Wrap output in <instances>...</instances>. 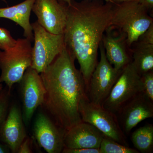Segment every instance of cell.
Listing matches in <instances>:
<instances>
[{"mask_svg": "<svg viewBox=\"0 0 153 153\" xmlns=\"http://www.w3.org/2000/svg\"><path fill=\"white\" fill-rule=\"evenodd\" d=\"M113 5L104 0H72L66 5L64 44L78 61L86 88L97 65L103 34L111 25Z\"/></svg>", "mask_w": 153, "mask_h": 153, "instance_id": "6da1fadb", "label": "cell"}, {"mask_svg": "<svg viewBox=\"0 0 153 153\" xmlns=\"http://www.w3.org/2000/svg\"><path fill=\"white\" fill-rule=\"evenodd\" d=\"M75 60L65 47L40 74L46 91L40 107L64 134L82 122L79 102L87 97L85 80Z\"/></svg>", "mask_w": 153, "mask_h": 153, "instance_id": "7a4b0ae2", "label": "cell"}, {"mask_svg": "<svg viewBox=\"0 0 153 153\" xmlns=\"http://www.w3.org/2000/svg\"><path fill=\"white\" fill-rule=\"evenodd\" d=\"M148 12L137 0L114 4L111 25L126 34L129 47L136 42L153 24V18Z\"/></svg>", "mask_w": 153, "mask_h": 153, "instance_id": "3957f363", "label": "cell"}, {"mask_svg": "<svg viewBox=\"0 0 153 153\" xmlns=\"http://www.w3.org/2000/svg\"><path fill=\"white\" fill-rule=\"evenodd\" d=\"M31 42L27 38H18L14 47L0 50V82H5L10 91L15 83L20 82L26 70L32 65Z\"/></svg>", "mask_w": 153, "mask_h": 153, "instance_id": "277c9868", "label": "cell"}, {"mask_svg": "<svg viewBox=\"0 0 153 153\" xmlns=\"http://www.w3.org/2000/svg\"><path fill=\"white\" fill-rule=\"evenodd\" d=\"M79 110L82 122L94 126L106 137L129 146L117 117L114 114L102 106L91 103L87 97L80 100Z\"/></svg>", "mask_w": 153, "mask_h": 153, "instance_id": "5b68a950", "label": "cell"}, {"mask_svg": "<svg viewBox=\"0 0 153 153\" xmlns=\"http://www.w3.org/2000/svg\"><path fill=\"white\" fill-rule=\"evenodd\" d=\"M34 44L31 67L39 74L44 71L65 47L63 34L49 33L38 22L32 24Z\"/></svg>", "mask_w": 153, "mask_h": 153, "instance_id": "8992f818", "label": "cell"}, {"mask_svg": "<svg viewBox=\"0 0 153 153\" xmlns=\"http://www.w3.org/2000/svg\"><path fill=\"white\" fill-rule=\"evenodd\" d=\"M143 91L141 75L131 61L123 68L102 106L117 114L126 102Z\"/></svg>", "mask_w": 153, "mask_h": 153, "instance_id": "52a82bcc", "label": "cell"}, {"mask_svg": "<svg viewBox=\"0 0 153 153\" xmlns=\"http://www.w3.org/2000/svg\"><path fill=\"white\" fill-rule=\"evenodd\" d=\"M100 59L91 74L87 88V96L93 104L102 106L122 70H117L107 59L102 41L99 46Z\"/></svg>", "mask_w": 153, "mask_h": 153, "instance_id": "ba28073f", "label": "cell"}, {"mask_svg": "<svg viewBox=\"0 0 153 153\" xmlns=\"http://www.w3.org/2000/svg\"><path fill=\"white\" fill-rule=\"evenodd\" d=\"M19 83L23 120L25 124L28 125L36 109L42 105L46 91L40 74L31 67L26 70Z\"/></svg>", "mask_w": 153, "mask_h": 153, "instance_id": "9c48e42d", "label": "cell"}, {"mask_svg": "<svg viewBox=\"0 0 153 153\" xmlns=\"http://www.w3.org/2000/svg\"><path fill=\"white\" fill-rule=\"evenodd\" d=\"M32 11L38 24L48 32L63 34L67 19L66 4L57 0H35Z\"/></svg>", "mask_w": 153, "mask_h": 153, "instance_id": "30bf717a", "label": "cell"}, {"mask_svg": "<svg viewBox=\"0 0 153 153\" xmlns=\"http://www.w3.org/2000/svg\"><path fill=\"white\" fill-rule=\"evenodd\" d=\"M33 132L38 144L47 153H62L64 133L43 111L36 117Z\"/></svg>", "mask_w": 153, "mask_h": 153, "instance_id": "8fae6325", "label": "cell"}, {"mask_svg": "<svg viewBox=\"0 0 153 153\" xmlns=\"http://www.w3.org/2000/svg\"><path fill=\"white\" fill-rule=\"evenodd\" d=\"M153 102L143 91L124 105L118 114L126 133H129L141 122L153 117Z\"/></svg>", "mask_w": 153, "mask_h": 153, "instance_id": "7c38bea8", "label": "cell"}, {"mask_svg": "<svg viewBox=\"0 0 153 153\" xmlns=\"http://www.w3.org/2000/svg\"><path fill=\"white\" fill-rule=\"evenodd\" d=\"M108 60L117 70H122L132 61L128 52L126 36L120 30L110 25L102 39Z\"/></svg>", "mask_w": 153, "mask_h": 153, "instance_id": "4fadbf2b", "label": "cell"}, {"mask_svg": "<svg viewBox=\"0 0 153 153\" xmlns=\"http://www.w3.org/2000/svg\"><path fill=\"white\" fill-rule=\"evenodd\" d=\"M27 137L21 109L17 104H13L0 126V139L11 152L17 153L20 145Z\"/></svg>", "mask_w": 153, "mask_h": 153, "instance_id": "5bb4252c", "label": "cell"}, {"mask_svg": "<svg viewBox=\"0 0 153 153\" xmlns=\"http://www.w3.org/2000/svg\"><path fill=\"white\" fill-rule=\"evenodd\" d=\"M105 137L94 126L82 121L65 133L64 148L99 149Z\"/></svg>", "mask_w": 153, "mask_h": 153, "instance_id": "9a60e30c", "label": "cell"}, {"mask_svg": "<svg viewBox=\"0 0 153 153\" xmlns=\"http://www.w3.org/2000/svg\"><path fill=\"white\" fill-rule=\"evenodd\" d=\"M35 0H25L15 5L0 8V18L10 20L22 27L24 36L30 41L34 40V35L30 17Z\"/></svg>", "mask_w": 153, "mask_h": 153, "instance_id": "2e32d148", "label": "cell"}, {"mask_svg": "<svg viewBox=\"0 0 153 153\" xmlns=\"http://www.w3.org/2000/svg\"><path fill=\"white\" fill-rule=\"evenodd\" d=\"M132 51L133 63L140 75L153 70V44L137 41Z\"/></svg>", "mask_w": 153, "mask_h": 153, "instance_id": "e0dca14e", "label": "cell"}, {"mask_svg": "<svg viewBox=\"0 0 153 153\" xmlns=\"http://www.w3.org/2000/svg\"><path fill=\"white\" fill-rule=\"evenodd\" d=\"M131 140L134 147L142 153L152 152L153 126L147 124L137 129L131 135Z\"/></svg>", "mask_w": 153, "mask_h": 153, "instance_id": "ac0fdd59", "label": "cell"}, {"mask_svg": "<svg viewBox=\"0 0 153 153\" xmlns=\"http://www.w3.org/2000/svg\"><path fill=\"white\" fill-rule=\"evenodd\" d=\"M100 153H139L136 149H132L105 137L99 148Z\"/></svg>", "mask_w": 153, "mask_h": 153, "instance_id": "d6986e66", "label": "cell"}, {"mask_svg": "<svg viewBox=\"0 0 153 153\" xmlns=\"http://www.w3.org/2000/svg\"><path fill=\"white\" fill-rule=\"evenodd\" d=\"M11 91L6 87L0 91V126L5 119L8 112Z\"/></svg>", "mask_w": 153, "mask_h": 153, "instance_id": "ffe728a7", "label": "cell"}, {"mask_svg": "<svg viewBox=\"0 0 153 153\" xmlns=\"http://www.w3.org/2000/svg\"><path fill=\"white\" fill-rule=\"evenodd\" d=\"M144 92L153 101V70L141 75Z\"/></svg>", "mask_w": 153, "mask_h": 153, "instance_id": "44dd1931", "label": "cell"}, {"mask_svg": "<svg viewBox=\"0 0 153 153\" xmlns=\"http://www.w3.org/2000/svg\"><path fill=\"white\" fill-rule=\"evenodd\" d=\"M16 40L14 39L10 32L4 28L0 27V49L6 50L14 47Z\"/></svg>", "mask_w": 153, "mask_h": 153, "instance_id": "7402d4cb", "label": "cell"}, {"mask_svg": "<svg viewBox=\"0 0 153 153\" xmlns=\"http://www.w3.org/2000/svg\"><path fill=\"white\" fill-rule=\"evenodd\" d=\"M137 41L145 44H153V24L141 35Z\"/></svg>", "mask_w": 153, "mask_h": 153, "instance_id": "603a6c76", "label": "cell"}, {"mask_svg": "<svg viewBox=\"0 0 153 153\" xmlns=\"http://www.w3.org/2000/svg\"><path fill=\"white\" fill-rule=\"evenodd\" d=\"M63 153H100L99 148L97 149H69L63 148Z\"/></svg>", "mask_w": 153, "mask_h": 153, "instance_id": "cb8c5ba5", "label": "cell"}, {"mask_svg": "<svg viewBox=\"0 0 153 153\" xmlns=\"http://www.w3.org/2000/svg\"><path fill=\"white\" fill-rule=\"evenodd\" d=\"M32 140L27 137L20 145L17 153H31L32 150Z\"/></svg>", "mask_w": 153, "mask_h": 153, "instance_id": "d4e9b609", "label": "cell"}, {"mask_svg": "<svg viewBox=\"0 0 153 153\" xmlns=\"http://www.w3.org/2000/svg\"><path fill=\"white\" fill-rule=\"evenodd\" d=\"M137 1L149 10L153 9V0H137Z\"/></svg>", "mask_w": 153, "mask_h": 153, "instance_id": "484cf974", "label": "cell"}, {"mask_svg": "<svg viewBox=\"0 0 153 153\" xmlns=\"http://www.w3.org/2000/svg\"><path fill=\"white\" fill-rule=\"evenodd\" d=\"M10 151L6 145H3L0 144V153H10Z\"/></svg>", "mask_w": 153, "mask_h": 153, "instance_id": "4316f807", "label": "cell"}, {"mask_svg": "<svg viewBox=\"0 0 153 153\" xmlns=\"http://www.w3.org/2000/svg\"><path fill=\"white\" fill-rule=\"evenodd\" d=\"M59 2L62 3V4H64L68 5L70 4L72 0H57ZM106 2H111L110 0H104Z\"/></svg>", "mask_w": 153, "mask_h": 153, "instance_id": "83f0119b", "label": "cell"}, {"mask_svg": "<svg viewBox=\"0 0 153 153\" xmlns=\"http://www.w3.org/2000/svg\"><path fill=\"white\" fill-rule=\"evenodd\" d=\"M133 1V0H110L111 2L114 4H120V3L128 1Z\"/></svg>", "mask_w": 153, "mask_h": 153, "instance_id": "f1b7e54d", "label": "cell"}, {"mask_svg": "<svg viewBox=\"0 0 153 153\" xmlns=\"http://www.w3.org/2000/svg\"><path fill=\"white\" fill-rule=\"evenodd\" d=\"M3 88V87L2 83L1 82H0V91L2 90V89Z\"/></svg>", "mask_w": 153, "mask_h": 153, "instance_id": "f546056e", "label": "cell"}, {"mask_svg": "<svg viewBox=\"0 0 153 153\" xmlns=\"http://www.w3.org/2000/svg\"><path fill=\"white\" fill-rule=\"evenodd\" d=\"M2 1L4 2V3H6V4H7V0H1Z\"/></svg>", "mask_w": 153, "mask_h": 153, "instance_id": "4dcf8cb0", "label": "cell"}]
</instances>
